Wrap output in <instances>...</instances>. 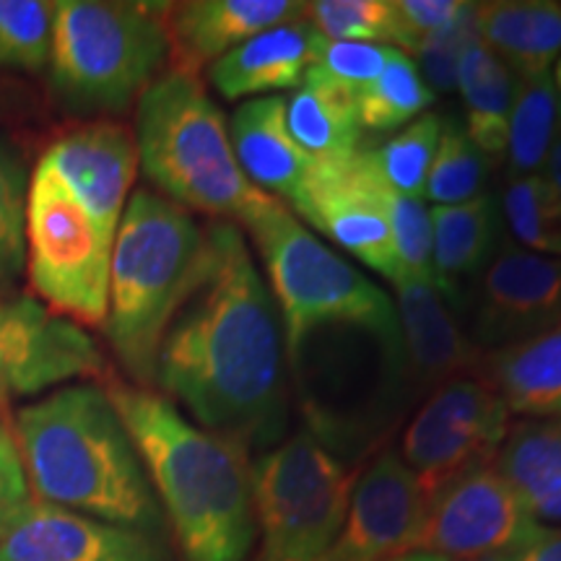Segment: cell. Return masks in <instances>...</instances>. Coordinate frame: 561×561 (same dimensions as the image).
<instances>
[{
	"label": "cell",
	"instance_id": "34",
	"mask_svg": "<svg viewBox=\"0 0 561 561\" xmlns=\"http://www.w3.org/2000/svg\"><path fill=\"white\" fill-rule=\"evenodd\" d=\"M53 3L0 0V68L39 70L50 60Z\"/></svg>",
	"mask_w": 561,
	"mask_h": 561
},
{
	"label": "cell",
	"instance_id": "19",
	"mask_svg": "<svg viewBox=\"0 0 561 561\" xmlns=\"http://www.w3.org/2000/svg\"><path fill=\"white\" fill-rule=\"evenodd\" d=\"M398 294V325H401L409 380L421 390L439 388L453 377L476 375L481 348L460 331L450 301L434 284L413 278L392 280Z\"/></svg>",
	"mask_w": 561,
	"mask_h": 561
},
{
	"label": "cell",
	"instance_id": "42",
	"mask_svg": "<svg viewBox=\"0 0 561 561\" xmlns=\"http://www.w3.org/2000/svg\"><path fill=\"white\" fill-rule=\"evenodd\" d=\"M543 174H546V180L551 182V187L557 191L559 201H561V133H559L557 144H553V149L549 153V161H546Z\"/></svg>",
	"mask_w": 561,
	"mask_h": 561
},
{
	"label": "cell",
	"instance_id": "38",
	"mask_svg": "<svg viewBox=\"0 0 561 561\" xmlns=\"http://www.w3.org/2000/svg\"><path fill=\"white\" fill-rule=\"evenodd\" d=\"M398 47L369 45V42H331L322 39V47L314 60V70L341 87L356 91L367 87L382 73Z\"/></svg>",
	"mask_w": 561,
	"mask_h": 561
},
{
	"label": "cell",
	"instance_id": "4",
	"mask_svg": "<svg viewBox=\"0 0 561 561\" xmlns=\"http://www.w3.org/2000/svg\"><path fill=\"white\" fill-rule=\"evenodd\" d=\"M206 227L153 191H136L115 231L110 261L107 333L117 362L151 388L161 339L198 273Z\"/></svg>",
	"mask_w": 561,
	"mask_h": 561
},
{
	"label": "cell",
	"instance_id": "45",
	"mask_svg": "<svg viewBox=\"0 0 561 561\" xmlns=\"http://www.w3.org/2000/svg\"><path fill=\"white\" fill-rule=\"evenodd\" d=\"M314 561H341V559L331 551V553H325V557H320V559H314Z\"/></svg>",
	"mask_w": 561,
	"mask_h": 561
},
{
	"label": "cell",
	"instance_id": "7",
	"mask_svg": "<svg viewBox=\"0 0 561 561\" xmlns=\"http://www.w3.org/2000/svg\"><path fill=\"white\" fill-rule=\"evenodd\" d=\"M240 229L263 261L286 346L339 325L401 331L388 294L318 240L284 201L265 195Z\"/></svg>",
	"mask_w": 561,
	"mask_h": 561
},
{
	"label": "cell",
	"instance_id": "6",
	"mask_svg": "<svg viewBox=\"0 0 561 561\" xmlns=\"http://www.w3.org/2000/svg\"><path fill=\"white\" fill-rule=\"evenodd\" d=\"M167 5L53 3L50 81L68 107L125 112L170 62Z\"/></svg>",
	"mask_w": 561,
	"mask_h": 561
},
{
	"label": "cell",
	"instance_id": "39",
	"mask_svg": "<svg viewBox=\"0 0 561 561\" xmlns=\"http://www.w3.org/2000/svg\"><path fill=\"white\" fill-rule=\"evenodd\" d=\"M401 30V50L409 55L432 34L450 30L471 3L462 0H392Z\"/></svg>",
	"mask_w": 561,
	"mask_h": 561
},
{
	"label": "cell",
	"instance_id": "23",
	"mask_svg": "<svg viewBox=\"0 0 561 561\" xmlns=\"http://www.w3.org/2000/svg\"><path fill=\"white\" fill-rule=\"evenodd\" d=\"M476 375L500 392L510 413L525 419L561 416V322L483 354Z\"/></svg>",
	"mask_w": 561,
	"mask_h": 561
},
{
	"label": "cell",
	"instance_id": "24",
	"mask_svg": "<svg viewBox=\"0 0 561 561\" xmlns=\"http://www.w3.org/2000/svg\"><path fill=\"white\" fill-rule=\"evenodd\" d=\"M432 229L437 286L450 307H458L460 280L481 276L502 248L500 201L483 193L460 206L432 208Z\"/></svg>",
	"mask_w": 561,
	"mask_h": 561
},
{
	"label": "cell",
	"instance_id": "1",
	"mask_svg": "<svg viewBox=\"0 0 561 561\" xmlns=\"http://www.w3.org/2000/svg\"><path fill=\"white\" fill-rule=\"evenodd\" d=\"M153 385L191 421L242 453L284 442V322L237 224H206L198 273L161 339Z\"/></svg>",
	"mask_w": 561,
	"mask_h": 561
},
{
	"label": "cell",
	"instance_id": "21",
	"mask_svg": "<svg viewBox=\"0 0 561 561\" xmlns=\"http://www.w3.org/2000/svg\"><path fill=\"white\" fill-rule=\"evenodd\" d=\"M231 149L250 185L265 195L297 198L314 159L299 149L286 125V96L248 100L234 110L229 125Z\"/></svg>",
	"mask_w": 561,
	"mask_h": 561
},
{
	"label": "cell",
	"instance_id": "44",
	"mask_svg": "<svg viewBox=\"0 0 561 561\" xmlns=\"http://www.w3.org/2000/svg\"><path fill=\"white\" fill-rule=\"evenodd\" d=\"M553 87H557V102H559V121H561V58L553 66Z\"/></svg>",
	"mask_w": 561,
	"mask_h": 561
},
{
	"label": "cell",
	"instance_id": "15",
	"mask_svg": "<svg viewBox=\"0 0 561 561\" xmlns=\"http://www.w3.org/2000/svg\"><path fill=\"white\" fill-rule=\"evenodd\" d=\"M559 322L561 257L502 244L476 284V346H510Z\"/></svg>",
	"mask_w": 561,
	"mask_h": 561
},
{
	"label": "cell",
	"instance_id": "46",
	"mask_svg": "<svg viewBox=\"0 0 561 561\" xmlns=\"http://www.w3.org/2000/svg\"><path fill=\"white\" fill-rule=\"evenodd\" d=\"M3 523H5V520H3ZM3 523H0V528H3Z\"/></svg>",
	"mask_w": 561,
	"mask_h": 561
},
{
	"label": "cell",
	"instance_id": "8",
	"mask_svg": "<svg viewBox=\"0 0 561 561\" xmlns=\"http://www.w3.org/2000/svg\"><path fill=\"white\" fill-rule=\"evenodd\" d=\"M255 561H314L333 551L346 523L354 476L310 432L278 442L250 462Z\"/></svg>",
	"mask_w": 561,
	"mask_h": 561
},
{
	"label": "cell",
	"instance_id": "5",
	"mask_svg": "<svg viewBox=\"0 0 561 561\" xmlns=\"http://www.w3.org/2000/svg\"><path fill=\"white\" fill-rule=\"evenodd\" d=\"M138 164L159 195L210 221L242 224L265 193L250 185L201 76L164 70L136 102Z\"/></svg>",
	"mask_w": 561,
	"mask_h": 561
},
{
	"label": "cell",
	"instance_id": "27",
	"mask_svg": "<svg viewBox=\"0 0 561 561\" xmlns=\"http://www.w3.org/2000/svg\"><path fill=\"white\" fill-rule=\"evenodd\" d=\"M515 89L517 76L481 39H476L462 55L455 91H460L462 115H466L462 130L489 164H502L507 157Z\"/></svg>",
	"mask_w": 561,
	"mask_h": 561
},
{
	"label": "cell",
	"instance_id": "18",
	"mask_svg": "<svg viewBox=\"0 0 561 561\" xmlns=\"http://www.w3.org/2000/svg\"><path fill=\"white\" fill-rule=\"evenodd\" d=\"M305 19V3L294 0H187L164 13L170 39V70L201 76L224 55L263 30Z\"/></svg>",
	"mask_w": 561,
	"mask_h": 561
},
{
	"label": "cell",
	"instance_id": "16",
	"mask_svg": "<svg viewBox=\"0 0 561 561\" xmlns=\"http://www.w3.org/2000/svg\"><path fill=\"white\" fill-rule=\"evenodd\" d=\"M430 494L398 453L380 458L354 481L346 523L333 553L341 561H388L419 549Z\"/></svg>",
	"mask_w": 561,
	"mask_h": 561
},
{
	"label": "cell",
	"instance_id": "30",
	"mask_svg": "<svg viewBox=\"0 0 561 561\" xmlns=\"http://www.w3.org/2000/svg\"><path fill=\"white\" fill-rule=\"evenodd\" d=\"M500 210L517 248L561 257V201L543 172L504 182Z\"/></svg>",
	"mask_w": 561,
	"mask_h": 561
},
{
	"label": "cell",
	"instance_id": "28",
	"mask_svg": "<svg viewBox=\"0 0 561 561\" xmlns=\"http://www.w3.org/2000/svg\"><path fill=\"white\" fill-rule=\"evenodd\" d=\"M559 133L561 121L553 76L517 79L507 130V157H504L510 178L541 174Z\"/></svg>",
	"mask_w": 561,
	"mask_h": 561
},
{
	"label": "cell",
	"instance_id": "33",
	"mask_svg": "<svg viewBox=\"0 0 561 561\" xmlns=\"http://www.w3.org/2000/svg\"><path fill=\"white\" fill-rule=\"evenodd\" d=\"M305 19L331 42H369L401 50L392 0H318L305 3Z\"/></svg>",
	"mask_w": 561,
	"mask_h": 561
},
{
	"label": "cell",
	"instance_id": "3",
	"mask_svg": "<svg viewBox=\"0 0 561 561\" xmlns=\"http://www.w3.org/2000/svg\"><path fill=\"white\" fill-rule=\"evenodd\" d=\"M34 500L161 536L164 512L107 388L73 382L19 409L13 421Z\"/></svg>",
	"mask_w": 561,
	"mask_h": 561
},
{
	"label": "cell",
	"instance_id": "10",
	"mask_svg": "<svg viewBox=\"0 0 561 561\" xmlns=\"http://www.w3.org/2000/svg\"><path fill=\"white\" fill-rule=\"evenodd\" d=\"M507 405L481 375H462L432 390L405 426L401 458L434 494L468 468L491 462L510 432Z\"/></svg>",
	"mask_w": 561,
	"mask_h": 561
},
{
	"label": "cell",
	"instance_id": "14",
	"mask_svg": "<svg viewBox=\"0 0 561 561\" xmlns=\"http://www.w3.org/2000/svg\"><path fill=\"white\" fill-rule=\"evenodd\" d=\"M0 561H172L164 536L30 496L0 528Z\"/></svg>",
	"mask_w": 561,
	"mask_h": 561
},
{
	"label": "cell",
	"instance_id": "25",
	"mask_svg": "<svg viewBox=\"0 0 561 561\" xmlns=\"http://www.w3.org/2000/svg\"><path fill=\"white\" fill-rule=\"evenodd\" d=\"M494 466L538 523H561V421L510 426Z\"/></svg>",
	"mask_w": 561,
	"mask_h": 561
},
{
	"label": "cell",
	"instance_id": "43",
	"mask_svg": "<svg viewBox=\"0 0 561 561\" xmlns=\"http://www.w3.org/2000/svg\"><path fill=\"white\" fill-rule=\"evenodd\" d=\"M388 561H447V559L434 557V553H424V551H411V553H403V557H396Z\"/></svg>",
	"mask_w": 561,
	"mask_h": 561
},
{
	"label": "cell",
	"instance_id": "29",
	"mask_svg": "<svg viewBox=\"0 0 561 561\" xmlns=\"http://www.w3.org/2000/svg\"><path fill=\"white\" fill-rule=\"evenodd\" d=\"M432 104V89L421 79L416 60L403 50L392 55L375 81L356 91V115L364 133H398Z\"/></svg>",
	"mask_w": 561,
	"mask_h": 561
},
{
	"label": "cell",
	"instance_id": "35",
	"mask_svg": "<svg viewBox=\"0 0 561 561\" xmlns=\"http://www.w3.org/2000/svg\"><path fill=\"white\" fill-rule=\"evenodd\" d=\"M26 195L30 180L0 146V297L11 294L26 271Z\"/></svg>",
	"mask_w": 561,
	"mask_h": 561
},
{
	"label": "cell",
	"instance_id": "2",
	"mask_svg": "<svg viewBox=\"0 0 561 561\" xmlns=\"http://www.w3.org/2000/svg\"><path fill=\"white\" fill-rule=\"evenodd\" d=\"M110 401L144 460L182 561H250L257 541L248 453L153 388L110 380Z\"/></svg>",
	"mask_w": 561,
	"mask_h": 561
},
{
	"label": "cell",
	"instance_id": "11",
	"mask_svg": "<svg viewBox=\"0 0 561 561\" xmlns=\"http://www.w3.org/2000/svg\"><path fill=\"white\" fill-rule=\"evenodd\" d=\"M392 187L377 170L371 151L341 159H314L289 206L310 227L333 240L367 268L390 280L401 278L390 229Z\"/></svg>",
	"mask_w": 561,
	"mask_h": 561
},
{
	"label": "cell",
	"instance_id": "12",
	"mask_svg": "<svg viewBox=\"0 0 561 561\" xmlns=\"http://www.w3.org/2000/svg\"><path fill=\"white\" fill-rule=\"evenodd\" d=\"M541 528L491 460L434 491L416 551L447 561H491L520 549Z\"/></svg>",
	"mask_w": 561,
	"mask_h": 561
},
{
	"label": "cell",
	"instance_id": "31",
	"mask_svg": "<svg viewBox=\"0 0 561 561\" xmlns=\"http://www.w3.org/2000/svg\"><path fill=\"white\" fill-rule=\"evenodd\" d=\"M489 180V161L466 136L462 125L445 121L434 153L430 178H426L424 198L434 208L460 206L483 195Z\"/></svg>",
	"mask_w": 561,
	"mask_h": 561
},
{
	"label": "cell",
	"instance_id": "22",
	"mask_svg": "<svg viewBox=\"0 0 561 561\" xmlns=\"http://www.w3.org/2000/svg\"><path fill=\"white\" fill-rule=\"evenodd\" d=\"M476 32L517 79L549 76L561 58V3L551 0L476 3Z\"/></svg>",
	"mask_w": 561,
	"mask_h": 561
},
{
	"label": "cell",
	"instance_id": "36",
	"mask_svg": "<svg viewBox=\"0 0 561 561\" xmlns=\"http://www.w3.org/2000/svg\"><path fill=\"white\" fill-rule=\"evenodd\" d=\"M390 229L392 240H396V255L398 265H401V276L413 280H426V284L437 286V273H434L432 208L426 206L424 198H409V195L392 191Z\"/></svg>",
	"mask_w": 561,
	"mask_h": 561
},
{
	"label": "cell",
	"instance_id": "32",
	"mask_svg": "<svg viewBox=\"0 0 561 561\" xmlns=\"http://www.w3.org/2000/svg\"><path fill=\"white\" fill-rule=\"evenodd\" d=\"M442 117L437 112H424L371 151L377 170L396 193L409 198H424L426 178H430L434 153L442 136Z\"/></svg>",
	"mask_w": 561,
	"mask_h": 561
},
{
	"label": "cell",
	"instance_id": "37",
	"mask_svg": "<svg viewBox=\"0 0 561 561\" xmlns=\"http://www.w3.org/2000/svg\"><path fill=\"white\" fill-rule=\"evenodd\" d=\"M479 39L476 32V3H471L450 30L432 34L413 50L419 60V73L432 94H453L458 89V68L468 47Z\"/></svg>",
	"mask_w": 561,
	"mask_h": 561
},
{
	"label": "cell",
	"instance_id": "26",
	"mask_svg": "<svg viewBox=\"0 0 561 561\" xmlns=\"http://www.w3.org/2000/svg\"><path fill=\"white\" fill-rule=\"evenodd\" d=\"M286 125L312 159H341L362 149L356 94L310 68L299 89L286 96Z\"/></svg>",
	"mask_w": 561,
	"mask_h": 561
},
{
	"label": "cell",
	"instance_id": "13",
	"mask_svg": "<svg viewBox=\"0 0 561 561\" xmlns=\"http://www.w3.org/2000/svg\"><path fill=\"white\" fill-rule=\"evenodd\" d=\"M107 371L102 348L32 297H0V403L32 398Z\"/></svg>",
	"mask_w": 561,
	"mask_h": 561
},
{
	"label": "cell",
	"instance_id": "47",
	"mask_svg": "<svg viewBox=\"0 0 561 561\" xmlns=\"http://www.w3.org/2000/svg\"><path fill=\"white\" fill-rule=\"evenodd\" d=\"M559 421H561V416H559Z\"/></svg>",
	"mask_w": 561,
	"mask_h": 561
},
{
	"label": "cell",
	"instance_id": "17",
	"mask_svg": "<svg viewBox=\"0 0 561 561\" xmlns=\"http://www.w3.org/2000/svg\"><path fill=\"white\" fill-rule=\"evenodd\" d=\"M39 161L66 182L91 219L115 240L140 170L133 128L112 117L87 121L53 140Z\"/></svg>",
	"mask_w": 561,
	"mask_h": 561
},
{
	"label": "cell",
	"instance_id": "9",
	"mask_svg": "<svg viewBox=\"0 0 561 561\" xmlns=\"http://www.w3.org/2000/svg\"><path fill=\"white\" fill-rule=\"evenodd\" d=\"M112 237L37 161L26 195V273L42 305L81 328L107 320Z\"/></svg>",
	"mask_w": 561,
	"mask_h": 561
},
{
	"label": "cell",
	"instance_id": "41",
	"mask_svg": "<svg viewBox=\"0 0 561 561\" xmlns=\"http://www.w3.org/2000/svg\"><path fill=\"white\" fill-rule=\"evenodd\" d=\"M491 561H561V528H541L520 549Z\"/></svg>",
	"mask_w": 561,
	"mask_h": 561
},
{
	"label": "cell",
	"instance_id": "40",
	"mask_svg": "<svg viewBox=\"0 0 561 561\" xmlns=\"http://www.w3.org/2000/svg\"><path fill=\"white\" fill-rule=\"evenodd\" d=\"M30 496L16 437L11 426L0 419V523L9 520L13 510H19Z\"/></svg>",
	"mask_w": 561,
	"mask_h": 561
},
{
	"label": "cell",
	"instance_id": "20",
	"mask_svg": "<svg viewBox=\"0 0 561 561\" xmlns=\"http://www.w3.org/2000/svg\"><path fill=\"white\" fill-rule=\"evenodd\" d=\"M322 34L307 19L263 30L208 68V81L224 100H261L301 87L318 60Z\"/></svg>",
	"mask_w": 561,
	"mask_h": 561
}]
</instances>
